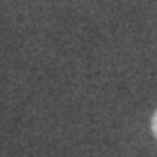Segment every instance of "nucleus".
Here are the masks:
<instances>
[{"label":"nucleus","mask_w":157,"mask_h":157,"mask_svg":"<svg viewBox=\"0 0 157 157\" xmlns=\"http://www.w3.org/2000/svg\"><path fill=\"white\" fill-rule=\"evenodd\" d=\"M152 131H154V135L157 138V112L154 113V117H152Z\"/></svg>","instance_id":"obj_1"}]
</instances>
